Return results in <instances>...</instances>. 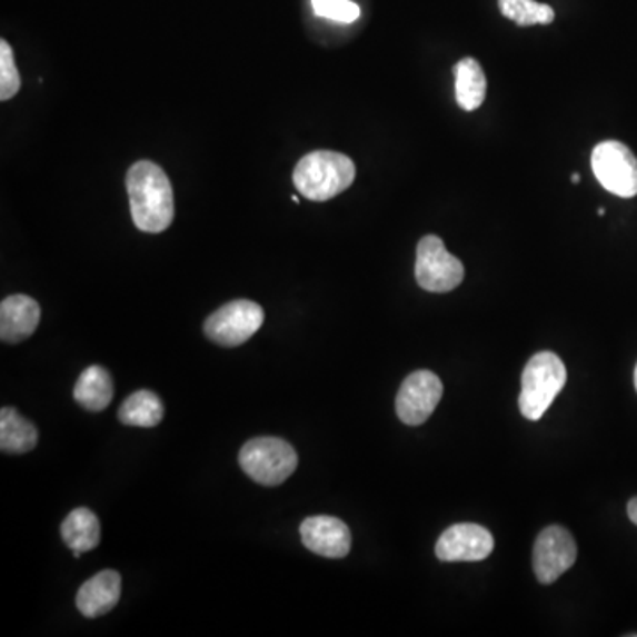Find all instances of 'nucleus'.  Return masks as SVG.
I'll use <instances>...</instances> for the list:
<instances>
[{
    "mask_svg": "<svg viewBox=\"0 0 637 637\" xmlns=\"http://www.w3.org/2000/svg\"><path fill=\"white\" fill-rule=\"evenodd\" d=\"M131 218L137 229L160 235L173 220V191L167 173L149 160H140L127 173Z\"/></svg>",
    "mask_w": 637,
    "mask_h": 637,
    "instance_id": "nucleus-1",
    "label": "nucleus"
},
{
    "mask_svg": "<svg viewBox=\"0 0 637 637\" xmlns=\"http://www.w3.org/2000/svg\"><path fill=\"white\" fill-rule=\"evenodd\" d=\"M355 176V163L342 152L313 151L298 161L292 181L305 199L325 202L351 187Z\"/></svg>",
    "mask_w": 637,
    "mask_h": 637,
    "instance_id": "nucleus-2",
    "label": "nucleus"
},
{
    "mask_svg": "<svg viewBox=\"0 0 637 637\" xmlns=\"http://www.w3.org/2000/svg\"><path fill=\"white\" fill-rule=\"evenodd\" d=\"M565 382L567 369L558 355L543 351L531 356L520 385L519 409L522 417L531 421L540 420L559 391L564 390Z\"/></svg>",
    "mask_w": 637,
    "mask_h": 637,
    "instance_id": "nucleus-3",
    "label": "nucleus"
},
{
    "mask_svg": "<svg viewBox=\"0 0 637 637\" xmlns=\"http://www.w3.org/2000/svg\"><path fill=\"white\" fill-rule=\"evenodd\" d=\"M239 466L253 481L277 487L298 468V454L280 438H256L239 451Z\"/></svg>",
    "mask_w": 637,
    "mask_h": 637,
    "instance_id": "nucleus-4",
    "label": "nucleus"
},
{
    "mask_svg": "<svg viewBox=\"0 0 637 637\" xmlns=\"http://www.w3.org/2000/svg\"><path fill=\"white\" fill-rule=\"evenodd\" d=\"M415 277L424 291L450 292L465 280V266L438 236H425L417 247Z\"/></svg>",
    "mask_w": 637,
    "mask_h": 637,
    "instance_id": "nucleus-5",
    "label": "nucleus"
},
{
    "mask_svg": "<svg viewBox=\"0 0 637 637\" xmlns=\"http://www.w3.org/2000/svg\"><path fill=\"white\" fill-rule=\"evenodd\" d=\"M265 310L250 299H236L218 308L206 319L205 334L221 347H238L260 330Z\"/></svg>",
    "mask_w": 637,
    "mask_h": 637,
    "instance_id": "nucleus-6",
    "label": "nucleus"
},
{
    "mask_svg": "<svg viewBox=\"0 0 637 637\" xmlns=\"http://www.w3.org/2000/svg\"><path fill=\"white\" fill-rule=\"evenodd\" d=\"M591 169L607 191L624 199L637 196V158L625 143H598L591 152Z\"/></svg>",
    "mask_w": 637,
    "mask_h": 637,
    "instance_id": "nucleus-7",
    "label": "nucleus"
},
{
    "mask_svg": "<svg viewBox=\"0 0 637 637\" xmlns=\"http://www.w3.org/2000/svg\"><path fill=\"white\" fill-rule=\"evenodd\" d=\"M442 397L441 379L429 370H418L404 379L395 409L400 421L411 427L425 424L438 408Z\"/></svg>",
    "mask_w": 637,
    "mask_h": 637,
    "instance_id": "nucleus-8",
    "label": "nucleus"
},
{
    "mask_svg": "<svg viewBox=\"0 0 637 637\" xmlns=\"http://www.w3.org/2000/svg\"><path fill=\"white\" fill-rule=\"evenodd\" d=\"M577 546L573 535L561 526H549L538 535L534 546V570L538 581L553 585L576 564Z\"/></svg>",
    "mask_w": 637,
    "mask_h": 637,
    "instance_id": "nucleus-9",
    "label": "nucleus"
},
{
    "mask_svg": "<svg viewBox=\"0 0 637 637\" xmlns=\"http://www.w3.org/2000/svg\"><path fill=\"white\" fill-rule=\"evenodd\" d=\"M495 551V538L489 529L471 522L451 526L442 531L436 544V556L441 561H481Z\"/></svg>",
    "mask_w": 637,
    "mask_h": 637,
    "instance_id": "nucleus-10",
    "label": "nucleus"
},
{
    "mask_svg": "<svg viewBox=\"0 0 637 637\" xmlns=\"http://www.w3.org/2000/svg\"><path fill=\"white\" fill-rule=\"evenodd\" d=\"M301 543L322 558H346L351 551V531L344 520L331 516L308 517L299 526Z\"/></svg>",
    "mask_w": 637,
    "mask_h": 637,
    "instance_id": "nucleus-11",
    "label": "nucleus"
},
{
    "mask_svg": "<svg viewBox=\"0 0 637 637\" xmlns=\"http://www.w3.org/2000/svg\"><path fill=\"white\" fill-rule=\"evenodd\" d=\"M40 319V305L31 296H8L0 303V339L6 344L23 342L34 334Z\"/></svg>",
    "mask_w": 637,
    "mask_h": 637,
    "instance_id": "nucleus-12",
    "label": "nucleus"
},
{
    "mask_svg": "<svg viewBox=\"0 0 637 637\" xmlns=\"http://www.w3.org/2000/svg\"><path fill=\"white\" fill-rule=\"evenodd\" d=\"M121 576L116 570H101L83 583L77 594V607L86 618L107 615L121 598Z\"/></svg>",
    "mask_w": 637,
    "mask_h": 637,
    "instance_id": "nucleus-13",
    "label": "nucleus"
},
{
    "mask_svg": "<svg viewBox=\"0 0 637 637\" xmlns=\"http://www.w3.org/2000/svg\"><path fill=\"white\" fill-rule=\"evenodd\" d=\"M73 397L87 411H103L113 399V381L109 370L100 365L87 367L74 385Z\"/></svg>",
    "mask_w": 637,
    "mask_h": 637,
    "instance_id": "nucleus-14",
    "label": "nucleus"
},
{
    "mask_svg": "<svg viewBox=\"0 0 637 637\" xmlns=\"http://www.w3.org/2000/svg\"><path fill=\"white\" fill-rule=\"evenodd\" d=\"M456 73V96L460 109L466 112L480 109L486 100L487 79L480 62L471 57L460 59L454 68Z\"/></svg>",
    "mask_w": 637,
    "mask_h": 637,
    "instance_id": "nucleus-15",
    "label": "nucleus"
},
{
    "mask_svg": "<svg viewBox=\"0 0 637 637\" xmlns=\"http://www.w3.org/2000/svg\"><path fill=\"white\" fill-rule=\"evenodd\" d=\"M38 445V429L17 409L0 411V450L4 454H27Z\"/></svg>",
    "mask_w": 637,
    "mask_h": 637,
    "instance_id": "nucleus-16",
    "label": "nucleus"
},
{
    "mask_svg": "<svg viewBox=\"0 0 637 637\" xmlns=\"http://www.w3.org/2000/svg\"><path fill=\"white\" fill-rule=\"evenodd\" d=\"M61 535L71 551H92L101 540L100 520L89 508H74L62 522Z\"/></svg>",
    "mask_w": 637,
    "mask_h": 637,
    "instance_id": "nucleus-17",
    "label": "nucleus"
},
{
    "mask_svg": "<svg viewBox=\"0 0 637 637\" xmlns=\"http://www.w3.org/2000/svg\"><path fill=\"white\" fill-rule=\"evenodd\" d=\"M166 415V408L155 391H135L119 408V420L130 427H157Z\"/></svg>",
    "mask_w": 637,
    "mask_h": 637,
    "instance_id": "nucleus-18",
    "label": "nucleus"
},
{
    "mask_svg": "<svg viewBox=\"0 0 637 637\" xmlns=\"http://www.w3.org/2000/svg\"><path fill=\"white\" fill-rule=\"evenodd\" d=\"M505 18L520 27L549 26L555 22V9L537 0H498Z\"/></svg>",
    "mask_w": 637,
    "mask_h": 637,
    "instance_id": "nucleus-19",
    "label": "nucleus"
},
{
    "mask_svg": "<svg viewBox=\"0 0 637 637\" xmlns=\"http://www.w3.org/2000/svg\"><path fill=\"white\" fill-rule=\"evenodd\" d=\"M22 79L14 64L13 50L8 41H0V100L8 101L20 91Z\"/></svg>",
    "mask_w": 637,
    "mask_h": 637,
    "instance_id": "nucleus-20",
    "label": "nucleus"
},
{
    "mask_svg": "<svg viewBox=\"0 0 637 637\" xmlns=\"http://www.w3.org/2000/svg\"><path fill=\"white\" fill-rule=\"evenodd\" d=\"M317 17L340 23H352L360 18V6L351 0H312Z\"/></svg>",
    "mask_w": 637,
    "mask_h": 637,
    "instance_id": "nucleus-21",
    "label": "nucleus"
},
{
    "mask_svg": "<svg viewBox=\"0 0 637 637\" xmlns=\"http://www.w3.org/2000/svg\"><path fill=\"white\" fill-rule=\"evenodd\" d=\"M627 511H629V519L637 526V498L630 499Z\"/></svg>",
    "mask_w": 637,
    "mask_h": 637,
    "instance_id": "nucleus-22",
    "label": "nucleus"
},
{
    "mask_svg": "<svg viewBox=\"0 0 637 637\" xmlns=\"http://www.w3.org/2000/svg\"><path fill=\"white\" fill-rule=\"evenodd\" d=\"M579 181H581V178H579V173H574L573 182H579Z\"/></svg>",
    "mask_w": 637,
    "mask_h": 637,
    "instance_id": "nucleus-23",
    "label": "nucleus"
},
{
    "mask_svg": "<svg viewBox=\"0 0 637 637\" xmlns=\"http://www.w3.org/2000/svg\"><path fill=\"white\" fill-rule=\"evenodd\" d=\"M634 385H636V390H637V365H636V370H634Z\"/></svg>",
    "mask_w": 637,
    "mask_h": 637,
    "instance_id": "nucleus-24",
    "label": "nucleus"
}]
</instances>
